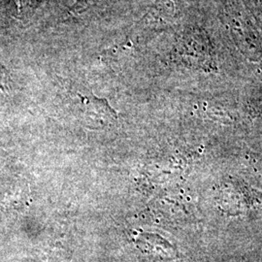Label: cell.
I'll return each instance as SVG.
<instances>
[{
  "mask_svg": "<svg viewBox=\"0 0 262 262\" xmlns=\"http://www.w3.org/2000/svg\"><path fill=\"white\" fill-rule=\"evenodd\" d=\"M174 56L187 66L206 71L215 69V50L207 30L200 27L185 29L179 37Z\"/></svg>",
  "mask_w": 262,
  "mask_h": 262,
  "instance_id": "6da1fadb",
  "label": "cell"
},
{
  "mask_svg": "<svg viewBox=\"0 0 262 262\" xmlns=\"http://www.w3.org/2000/svg\"><path fill=\"white\" fill-rule=\"evenodd\" d=\"M136 243L144 253L160 258L169 259L177 255L175 248L159 235L143 233L137 238Z\"/></svg>",
  "mask_w": 262,
  "mask_h": 262,
  "instance_id": "3957f363",
  "label": "cell"
},
{
  "mask_svg": "<svg viewBox=\"0 0 262 262\" xmlns=\"http://www.w3.org/2000/svg\"><path fill=\"white\" fill-rule=\"evenodd\" d=\"M256 3H257V5L260 7L262 12V0H256Z\"/></svg>",
  "mask_w": 262,
  "mask_h": 262,
  "instance_id": "8992f818",
  "label": "cell"
},
{
  "mask_svg": "<svg viewBox=\"0 0 262 262\" xmlns=\"http://www.w3.org/2000/svg\"><path fill=\"white\" fill-rule=\"evenodd\" d=\"M7 84H8V77L6 74V71L4 70V68L0 66V88L4 89Z\"/></svg>",
  "mask_w": 262,
  "mask_h": 262,
  "instance_id": "5b68a950",
  "label": "cell"
},
{
  "mask_svg": "<svg viewBox=\"0 0 262 262\" xmlns=\"http://www.w3.org/2000/svg\"><path fill=\"white\" fill-rule=\"evenodd\" d=\"M226 25L236 49L242 56L253 62L262 60V35L251 19L244 12L229 10Z\"/></svg>",
  "mask_w": 262,
  "mask_h": 262,
  "instance_id": "7a4b0ae2",
  "label": "cell"
},
{
  "mask_svg": "<svg viewBox=\"0 0 262 262\" xmlns=\"http://www.w3.org/2000/svg\"><path fill=\"white\" fill-rule=\"evenodd\" d=\"M80 97L83 99L85 106V113L91 119L102 124H107L117 119V114L108 105L106 100L98 99L93 95L88 97L80 95Z\"/></svg>",
  "mask_w": 262,
  "mask_h": 262,
  "instance_id": "277c9868",
  "label": "cell"
}]
</instances>
